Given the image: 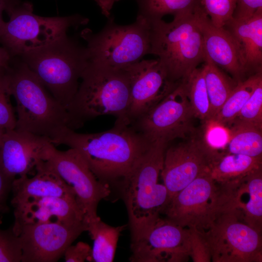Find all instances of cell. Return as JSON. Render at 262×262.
I'll list each match as a JSON object with an SVG mask.
<instances>
[{"instance_id":"obj_1","label":"cell","mask_w":262,"mask_h":262,"mask_svg":"<svg viewBox=\"0 0 262 262\" xmlns=\"http://www.w3.org/2000/svg\"><path fill=\"white\" fill-rule=\"evenodd\" d=\"M77 149L99 180H121L138 164L152 143L131 124L115 122L111 129L82 133L66 126L50 140Z\"/></svg>"},{"instance_id":"obj_2","label":"cell","mask_w":262,"mask_h":262,"mask_svg":"<svg viewBox=\"0 0 262 262\" xmlns=\"http://www.w3.org/2000/svg\"><path fill=\"white\" fill-rule=\"evenodd\" d=\"M78 90L66 107L67 127L72 130L104 115L116 117V122L130 124L127 113L130 85L123 69H115L89 61Z\"/></svg>"},{"instance_id":"obj_3","label":"cell","mask_w":262,"mask_h":262,"mask_svg":"<svg viewBox=\"0 0 262 262\" xmlns=\"http://www.w3.org/2000/svg\"><path fill=\"white\" fill-rule=\"evenodd\" d=\"M4 73L16 102V130L44 136L50 141L60 130L67 126L66 109L18 57H11Z\"/></svg>"},{"instance_id":"obj_4","label":"cell","mask_w":262,"mask_h":262,"mask_svg":"<svg viewBox=\"0 0 262 262\" xmlns=\"http://www.w3.org/2000/svg\"><path fill=\"white\" fill-rule=\"evenodd\" d=\"M167 145L162 141L153 142L138 164L121 180L131 243L145 234L168 203L166 187L158 183Z\"/></svg>"},{"instance_id":"obj_5","label":"cell","mask_w":262,"mask_h":262,"mask_svg":"<svg viewBox=\"0 0 262 262\" xmlns=\"http://www.w3.org/2000/svg\"><path fill=\"white\" fill-rule=\"evenodd\" d=\"M194 11L175 15L170 22L162 19L149 21L150 54L158 56L175 83L186 80L205 60L202 34Z\"/></svg>"},{"instance_id":"obj_6","label":"cell","mask_w":262,"mask_h":262,"mask_svg":"<svg viewBox=\"0 0 262 262\" xmlns=\"http://www.w3.org/2000/svg\"><path fill=\"white\" fill-rule=\"evenodd\" d=\"M18 57L66 109L78 90L89 62L86 47L67 35Z\"/></svg>"},{"instance_id":"obj_7","label":"cell","mask_w":262,"mask_h":262,"mask_svg":"<svg viewBox=\"0 0 262 262\" xmlns=\"http://www.w3.org/2000/svg\"><path fill=\"white\" fill-rule=\"evenodd\" d=\"M9 20L0 28V43L10 56L37 50L66 35L68 30L87 23L78 15L44 17L34 14L33 5L19 0L7 13Z\"/></svg>"},{"instance_id":"obj_8","label":"cell","mask_w":262,"mask_h":262,"mask_svg":"<svg viewBox=\"0 0 262 262\" xmlns=\"http://www.w3.org/2000/svg\"><path fill=\"white\" fill-rule=\"evenodd\" d=\"M97 33L89 29L81 35L86 41L89 61L115 69H123L141 61L150 53V23L137 15L128 25L116 24L112 17Z\"/></svg>"},{"instance_id":"obj_9","label":"cell","mask_w":262,"mask_h":262,"mask_svg":"<svg viewBox=\"0 0 262 262\" xmlns=\"http://www.w3.org/2000/svg\"><path fill=\"white\" fill-rule=\"evenodd\" d=\"M199 232L213 262H262V232L243 221L233 198L208 229Z\"/></svg>"},{"instance_id":"obj_10","label":"cell","mask_w":262,"mask_h":262,"mask_svg":"<svg viewBox=\"0 0 262 262\" xmlns=\"http://www.w3.org/2000/svg\"><path fill=\"white\" fill-rule=\"evenodd\" d=\"M233 197V189L217 183L209 171L173 196L163 213L178 225L202 232Z\"/></svg>"},{"instance_id":"obj_11","label":"cell","mask_w":262,"mask_h":262,"mask_svg":"<svg viewBox=\"0 0 262 262\" xmlns=\"http://www.w3.org/2000/svg\"><path fill=\"white\" fill-rule=\"evenodd\" d=\"M196 117L183 81L180 82L157 104L131 124L149 141L167 144L195 132Z\"/></svg>"},{"instance_id":"obj_12","label":"cell","mask_w":262,"mask_h":262,"mask_svg":"<svg viewBox=\"0 0 262 262\" xmlns=\"http://www.w3.org/2000/svg\"><path fill=\"white\" fill-rule=\"evenodd\" d=\"M55 171L74 190L86 222L98 217L99 202L111 193L107 183L99 180L76 149H56L52 144L47 160Z\"/></svg>"},{"instance_id":"obj_13","label":"cell","mask_w":262,"mask_h":262,"mask_svg":"<svg viewBox=\"0 0 262 262\" xmlns=\"http://www.w3.org/2000/svg\"><path fill=\"white\" fill-rule=\"evenodd\" d=\"M219 154L206 143L203 137L193 136L186 142L167 145L160 175L169 201L197 177L210 171Z\"/></svg>"},{"instance_id":"obj_14","label":"cell","mask_w":262,"mask_h":262,"mask_svg":"<svg viewBox=\"0 0 262 262\" xmlns=\"http://www.w3.org/2000/svg\"><path fill=\"white\" fill-rule=\"evenodd\" d=\"M85 231H87L86 221L72 224H25L14 231L20 239L22 262H55Z\"/></svg>"},{"instance_id":"obj_15","label":"cell","mask_w":262,"mask_h":262,"mask_svg":"<svg viewBox=\"0 0 262 262\" xmlns=\"http://www.w3.org/2000/svg\"><path fill=\"white\" fill-rule=\"evenodd\" d=\"M131 247V262L185 261L190 255V230L159 217Z\"/></svg>"},{"instance_id":"obj_16","label":"cell","mask_w":262,"mask_h":262,"mask_svg":"<svg viewBox=\"0 0 262 262\" xmlns=\"http://www.w3.org/2000/svg\"><path fill=\"white\" fill-rule=\"evenodd\" d=\"M130 85V124L161 101L178 83L172 82L158 59L141 60L124 69Z\"/></svg>"},{"instance_id":"obj_17","label":"cell","mask_w":262,"mask_h":262,"mask_svg":"<svg viewBox=\"0 0 262 262\" xmlns=\"http://www.w3.org/2000/svg\"><path fill=\"white\" fill-rule=\"evenodd\" d=\"M46 137L16 130L5 131L0 146V162L10 177L28 176L47 161L52 144Z\"/></svg>"},{"instance_id":"obj_18","label":"cell","mask_w":262,"mask_h":262,"mask_svg":"<svg viewBox=\"0 0 262 262\" xmlns=\"http://www.w3.org/2000/svg\"><path fill=\"white\" fill-rule=\"evenodd\" d=\"M202 34L205 54L218 66L229 72L237 82L248 71L240 45L225 27H217L211 21L201 4L194 11Z\"/></svg>"},{"instance_id":"obj_19","label":"cell","mask_w":262,"mask_h":262,"mask_svg":"<svg viewBox=\"0 0 262 262\" xmlns=\"http://www.w3.org/2000/svg\"><path fill=\"white\" fill-rule=\"evenodd\" d=\"M15 231L23 225L60 223L72 224L86 221L76 197H45L13 206Z\"/></svg>"},{"instance_id":"obj_20","label":"cell","mask_w":262,"mask_h":262,"mask_svg":"<svg viewBox=\"0 0 262 262\" xmlns=\"http://www.w3.org/2000/svg\"><path fill=\"white\" fill-rule=\"evenodd\" d=\"M11 191L12 206L30 199L45 197H76L73 188L61 178L47 161L37 164L33 177L23 176L16 178Z\"/></svg>"},{"instance_id":"obj_21","label":"cell","mask_w":262,"mask_h":262,"mask_svg":"<svg viewBox=\"0 0 262 262\" xmlns=\"http://www.w3.org/2000/svg\"><path fill=\"white\" fill-rule=\"evenodd\" d=\"M224 27L239 43L247 70L261 71L262 65V8L250 18H232Z\"/></svg>"},{"instance_id":"obj_22","label":"cell","mask_w":262,"mask_h":262,"mask_svg":"<svg viewBox=\"0 0 262 262\" xmlns=\"http://www.w3.org/2000/svg\"><path fill=\"white\" fill-rule=\"evenodd\" d=\"M233 199L243 221L262 232V167L246 177L234 188Z\"/></svg>"},{"instance_id":"obj_23","label":"cell","mask_w":262,"mask_h":262,"mask_svg":"<svg viewBox=\"0 0 262 262\" xmlns=\"http://www.w3.org/2000/svg\"><path fill=\"white\" fill-rule=\"evenodd\" d=\"M262 167V157L220 153L213 164L210 174L220 185L234 188L247 175Z\"/></svg>"},{"instance_id":"obj_24","label":"cell","mask_w":262,"mask_h":262,"mask_svg":"<svg viewBox=\"0 0 262 262\" xmlns=\"http://www.w3.org/2000/svg\"><path fill=\"white\" fill-rule=\"evenodd\" d=\"M86 222L87 231L94 241L91 262H113L120 234L126 226H110L98 216Z\"/></svg>"},{"instance_id":"obj_25","label":"cell","mask_w":262,"mask_h":262,"mask_svg":"<svg viewBox=\"0 0 262 262\" xmlns=\"http://www.w3.org/2000/svg\"><path fill=\"white\" fill-rule=\"evenodd\" d=\"M202 68L211 106L212 120L230 95L237 82H235L226 75L206 54Z\"/></svg>"},{"instance_id":"obj_26","label":"cell","mask_w":262,"mask_h":262,"mask_svg":"<svg viewBox=\"0 0 262 262\" xmlns=\"http://www.w3.org/2000/svg\"><path fill=\"white\" fill-rule=\"evenodd\" d=\"M227 128L229 139L224 153L262 157V129L246 125H231Z\"/></svg>"},{"instance_id":"obj_27","label":"cell","mask_w":262,"mask_h":262,"mask_svg":"<svg viewBox=\"0 0 262 262\" xmlns=\"http://www.w3.org/2000/svg\"><path fill=\"white\" fill-rule=\"evenodd\" d=\"M261 79L262 71H259L246 80L237 82L220 110L210 121L225 126H229L237 116Z\"/></svg>"},{"instance_id":"obj_28","label":"cell","mask_w":262,"mask_h":262,"mask_svg":"<svg viewBox=\"0 0 262 262\" xmlns=\"http://www.w3.org/2000/svg\"><path fill=\"white\" fill-rule=\"evenodd\" d=\"M138 16L148 21L161 19L168 14L173 15L194 11L201 0H134Z\"/></svg>"},{"instance_id":"obj_29","label":"cell","mask_w":262,"mask_h":262,"mask_svg":"<svg viewBox=\"0 0 262 262\" xmlns=\"http://www.w3.org/2000/svg\"><path fill=\"white\" fill-rule=\"evenodd\" d=\"M196 117L205 123L212 118L211 106L202 67L196 68L183 81Z\"/></svg>"},{"instance_id":"obj_30","label":"cell","mask_w":262,"mask_h":262,"mask_svg":"<svg viewBox=\"0 0 262 262\" xmlns=\"http://www.w3.org/2000/svg\"><path fill=\"white\" fill-rule=\"evenodd\" d=\"M231 125H249L262 129V79L258 82L237 116L228 126Z\"/></svg>"},{"instance_id":"obj_31","label":"cell","mask_w":262,"mask_h":262,"mask_svg":"<svg viewBox=\"0 0 262 262\" xmlns=\"http://www.w3.org/2000/svg\"><path fill=\"white\" fill-rule=\"evenodd\" d=\"M237 0H201L200 4L212 24L222 27L233 18Z\"/></svg>"},{"instance_id":"obj_32","label":"cell","mask_w":262,"mask_h":262,"mask_svg":"<svg viewBox=\"0 0 262 262\" xmlns=\"http://www.w3.org/2000/svg\"><path fill=\"white\" fill-rule=\"evenodd\" d=\"M22 255L20 239L12 226L6 229H0V262H20Z\"/></svg>"},{"instance_id":"obj_33","label":"cell","mask_w":262,"mask_h":262,"mask_svg":"<svg viewBox=\"0 0 262 262\" xmlns=\"http://www.w3.org/2000/svg\"><path fill=\"white\" fill-rule=\"evenodd\" d=\"M11 96L4 73V69H0V129L4 130L16 128V118L12 105Z\"/></svg>"},{"instance_id":"obj_34","label":"cell","mask_w":262,"mask_h":262,"mask_svg":"<svg viewBox=\"0 0 262 262\" xmlns=\"http://www.w3.org/2000/svg\"><path fill=\"white\" fill-rule=\"evenodd\" d=\"M206 123L203 138L212 148L217 150L225 148L229 139V131L227 127L212 121Z\"/></svg>"},{"instance_id":"obj_35","label":"cell","mask_w":262,"mask_h":262,"mask_svg":"<svg viewBox=\"0 0 262 262\" xmlns=\"http://www.w3.org/2000/svg\"><path fill=\"white\" fill-rule=\"evenodd\" d=\"M190 230V255L195 262H209L211 257L209 249L199 232L193 229Z\"/></svg>"},{"instance_id":"obj_36","label":"cell","mask_w":262,"mask_h":262,"mask_svg":"<svg viewBox=\"0 0 262 262\" xmlns=\"http://www.w3.org/2000/svg\"><path fill=\"white\" fill-rule=\"evenodd\" d=\"M92 249L89 245L82 242L70 245L65 250L64 256L66 262L91 261Z\"/></svg>"},{"instance_id":"obj_37","label":"cell","mask_w":262,"mask_h":262,"mask_svg":"<svg viewBox=\"0 0 262 262\" xmlns=\"http://www.w3.org/2000/svg\"><path fill=\"white\" fill-rule=\"evenodd\" d=\"M260 8H262V0H237L233 18L241 20L248 19Z\"/></svg>"},{"instance_id":"obj_38","label":"cell","mask_w":262,"mask_h":262,"mask_svg":"<svg viewBox=\"0 0 262 262\" xmlns=\"http://www.w3.org/2000/svg\"><path fill=\"white\" fill-rule=\"evenodd\" d=\"M15 179L6 174L0 162V214L5 213L9 211L7 199L9 194L12 191L13 182Z\"/></svg>"},{"instance_id":"obj_39","label":"cell","mask_w":262,"mask_h":262,"mask_svg":"<svg viewBox=\"0 0 262 262\" xmlns=\"http://www.w3.org/2000/svg\"><path fill=\"white\" fill-rule=\"evenodd\" d=\"M19 0H0V28L4 23L3 19L4 12L7 13Z\"/></svg>"},{"instance_id":"obj_40","label":"cell","mask_w":262,"mask_h":262,"mask_svg":"<svg viewBox=\"0 0 262 262\" xmlns=\"http://www.w3.org/2000/svg\"><path fill=\"white\" fill-rule=\"evenodd\" d=\"M120 0H99L98 5L101 9L102 13L109 17L110 11L114 4Z\"/></svg>"},{"instance_id":"obj_41","label":"cell","mask_w":262,"mask_h":262,"mask_svg":"<svg viewBox=\"0 0 262 262\" xmlns=\"http://www.w3.org/2000/svg\"><path fill=\"white\" fill-rule=\"evenodd\" d=\"M11 57L7 51L0 46V69H6L10 63Z\"/></svg>"},{"instance_id":"obj_42","label":"cell","mask_w":262,"mask_h":262,"mask_svg":"<svg viewBox=\"0 0 262 262\" xmlns=\"http://www.w3.org/2000/svg\"><path fill=\"white\" fill-rule=\"evenodd\" d=\"M5 131L0 129V146L1 144V142L3 134L4 132Z\"/></svg>"},{"instance_id":"obj_43","label":"cell","mask_w":262,"mask_h":262,"mask_svg":"<svg viewBox=\"0 0 262 262\" xmlns=\"http://www.w3.org/2000/svg\"><path fill=\"white\" fill-rule=\"evenodd\" d=\"M98 4L99 0H94Z\"/></svg>"},{"instance_id":"obj_44","label":"cell","mask_w":262,"mask_h":262,"mask_svg":"<svg viewBox=\"0 0 262 262\" xmlns=\"http://www.w3.org/2000/svg\"></svg>"}]
</instances>
